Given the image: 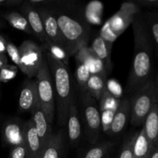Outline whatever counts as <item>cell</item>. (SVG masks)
<instances>
[{"instance_id": "19", "label": "cell", "mask_w": 158, "mask_h": 158, "mask_svg": "<svg viewBox=\"0 0 158 158\" xmlns=\"http://www.w3.org/2000/svg\"><path fill=\"white\" fill-rule=\"evenodd\" d=\"M142 128L151 147H158V103L156 102L147 116Z\"/></svg>"}, {"instance_id": "9", "label": "cell", "mask_w": 158, "mask_h": 158, "mask_svg": "<svg viewBox=\"0 0 158 158\" xmlns=\"http://www.w3.org/2000/svg\"><path fill=\"white\" fill-rule=\"evenodd\" d=\"M35 9H37L39 14H40V16L41 18L42 22H43L45 33H46V36L49 39V41L52 44L61 48L62 49L67 52L66 43H65L64 39L62 35L60 28L57 24L56 17L45 8L38 7L35 8Z\"/></svg>"}, {"instance_id": "10", "label": "cell", "mask_w": 158, "mask_h": 158, "mask_svg": "<svg viewBox=\"0 0 158 158\" xmlns=\"http://www.w3.org/2000/svg\"><path fill=\"white\" fill-rule=\"evenodd\" d=\"M25 123L19 118L9 119L2 127V140L12 148L24 144Z\"/></svg>"}, {"instance_id": "7", "label": "cell", "mask_w": 158, "mask_h": 158, "mask_svg": "<svg viewBox=\"0 0 158 158\" xmlns=\"http://www.w3.org/2000/svg\"><path fill=\"white\" fill-rule=\"evenodd\" d=\"M23 70L29 79L35 77L43 60L42 48L32 40H25L18 47Z\"/></svg>"}, {"instance_id": "22", "label": "cell", "mask_w": 158, "mask_h": 158, "mask_svg": "<svg viewBox=\"0 0 158 158\" xmlns=\"http://www.w3.org/2000/svg\"><path fill=\"white\" fill-rule=\"evenodd\" d=\"M158 147H151L145 136V133L142 128L135 140L133 152V158H149L154 148Z\"/></svg>"}, {"instance_id": "3", "label": "cell", "mask_w": 158, "mask_h": 158, "mask_svg": "<svg viewBox=\"0 0 158 158\" xmlns=\"http://www.w3.org/2000/svg\"><path fill=\"white\" fill-rule=\"evenodd\" d=\"M56 19L66 43L69 57L74 56L81 48L87 46L90 34L87 24L64 13L59 14Z\"/></svg>"}, {"instance_id": "38", "label": "cell", "mask_w": 158, "mask_h": 158, "mask_svg": "<svg viewBox=\"0 0 158 158\" xmlns=\"http://www.w3.org/2000/svg\"><path fill=\"white\" fill-rule=\"evenodd\" d=\"M105 158H110V157H109V155H107V156H106V157H105Z\"/></svg>"}, {"instance_id": "11", "label": "cell", "mask_w": 158, "mask_h": 158, "mask_svg": "<svg viewBox=\"0 0 158 158\" xmlns=\"http://www.w3.org/2000/svg\"><path fill=\"white\" fill-rule=\"evenodd\" d=\"M120 101V99L114 97L106 89L98 101L101 117L102 131L106 134L109 132L113 118L118 108Z\"/></svg>"}, {"instance_id": "21", "label": "cell", "mask_w": 158, "mask_h": 158, "mask_svg": "<svg viewBox=\"0 0 158 158\" xmlns=\"http://www.w3.org/2000/svg\"><path fill=\"white\" fill-rule=\"evenodd\" d=\"M65 142V133L60 130L52 133L50 140L43 150L40 158H61Z\"/></svg>"}, {"instance_id": "31", "label": "cell", "mask_w": 158, "mask_h": 158, "mask_svg": "<svg viewBox=\"0 0 158 158\" xmlns=\"http://www.w3.org/2000/svg\"><path fill=\"white\" fill-rule=\"evenodd\" d=\"M106 89L114 97L117 99H121L123 95V89L120 83L114 79L106 80Z\"/></svg>"}, {"instance_id": "28", "label": "cell", "mask_w": 158, "mask_h": 158, "mask_svg": "<svg viewBox=\"0 0 158 158\" xmlns=\"http://www.w3.org/2000/svg\"><path fill=\"white\" fill-rule=\"evenodd\" d=\"M138 134L139 131H137L132 135L128 137V138L125 140L122 146L121 151H120L118 158H133L134 143H135V140Z\"/></svg>"}, {"instance_id": "20", "label": "cell", "mask_w": 158, "mask_h": 158, "mask_svg": "<svg viewBox=\"0 0 158 158\" xmlns=\"http://www.w3.org/2000/svg\"><path fill=\"white\" fill-rule=\"evenodd\" d=\"M113 44L106 43L100 35L96 37L92 43L93 52L97 58L103 63L107 74L112 69V62H111V49Z\"/></svg>"}, {"instance_id": "16", "label": "cell", "mask_w": 158, "mask_h": 158, "mask_svg": "<svg viewBox=\"0 0 158 158\" xmlns=\"http://www.w3.org/2000/svg\"><path fill=\"white\" fill-rule=\"evenodd\" d=\"M131 100L128 98L120 99L118 108L113 118L108 135L116 136L121 133L131 120Z\"/></svg>"}, {"instance_id": "24", "label": "cell", "mask_w": 158, "mask_h": 158, "mask_svg": "<svg viewBox=\"0 0 158 158\" xmlns=\"http://www.w3.org/2000/svg\"><path fill=\"white\" fill-rule=\"evenodd\" d=\"M3 17L12 27L26 32L28 34H30V35L32 34V29H31L27 20L22 13L12 11V12H9L4 14Z\"/></svg>"}, {"instance_id": "37", "label": "cell", "mask_w": 158, "mask_h": 158, "mask_svg": "<svg viewBox=\"0 0 158 158\" xmlns=\"http://www.w3.org/2000/svg\"><path fill=\"white\" fill-rule=\"evenodd\" d=\"M149 158H158V148H154V150L153 151L152 154H151Z\"/></svg>"}, {"instance_id": "30", "label": "cell", "mask_w": 158, "mask_h": 158, "mask_svg": "<svg viewBox=\"0 0 158 158\" xmlns=\"http://www.w3.org/2000/svg\"><path fill=\"white\" fill-rule=\"evenodd\" d=\"M18 68L14 65L7 64L0 69V82H9L13 80L17 75Z\"/></svg>"}, {"instance_id": "23", "label": "cell", "mask_w": 158, "mask_h": 158, "mask_svg": "<svg viewBox=\"0 0 158 158\" xmlns=\"http://www.w3.org/2000/svg\"><path fill=\"white\" fill-rule=\"evenodd\" d=\"M106 80L107 79L103 78L100 76L92 74L87 82L86 93L98 102L106 90Z\"/></svg>"}, {"instance_id": "26", "label": "cell", "mask_w": 158, "mask_h": 158, "mask_svg": "<svg viewBox=\"0 0 158 158\" xmlns=\"http://www.w3.org/2000/svg\"><path fill=\"white\" fill-rule=\"evenodd\" d=\"M91 73L88 68L84 64L77 62V69H76V79L78 83L80 94L86 93L87 82L90 77Z\"/></svg>"}, {"instance_id": "36", "label": "cell", "mask_w": 158, "mask_h": 158, "mask_svg": "<svg viewBox=\"0 0 158 158\" xmlns=\"http://www.w3.org/2000/svg\"><path fill=\"white\" fill-rule=\"evenodd\" d=\"M8 64V59L5 54H0V69Z\"/></svg>"}, {"instance_id": "1", "label": "cell", "mask_w": 158, "mask_h": 158, "mask_svg": "<svg viewBox=\"0 0 158 158\" xmlns=\"http://www.w3.org/2000/svg\"><path fill=\"white\" fill-rule=\"evenodd\" d=\"M134 52L132 67L127 80V90L136 93L151 79L153 60V40L146 20L137 14L132 23Z\"/></svg>"}, {"instance_id": "17", "label": "cell", "mask_w": 158, "mask_h": 158, "mask_svg": "<svg viewBox=\"0 0 158 158\" xmlns=\"http://www.w3.org/2000/svg\"><path fill=\"white\" fill-rule=\"evenodd\" d=\"M24 145L27 151L28 158H40L41 157L43 148L31 118L25 123Z\"/></svg>"}, {"instance_id": "32", "label": "cell", "mask_w": 158, "mask_h": 158, "mask_svg": "<svg viewBox=\"0 0 158 158\" xmlns=\"http://www.w3.org/2000/svg\"><path fill=\"white\" fill-rule=\"evenodd\" d=\"M9 158H28V154L24 144L12 148Z\"/></svg>"}, {"instance_id": "6", "label": "cell", "mask_w": 158, "mask_h": 158, "mask_svg": "<svg viewBox=\"0 0 158 158\" xmlns=\"http://www.w3.org/2000/svg\"><path fill=\"white\" fill-rule=\"evenodd\" d=\"M80 95L84 114L86 137L90 144L93 146L98 143L100 134L102 132L100 108L97 100L91 97L87 93L81 94Z\"/></svg>"}, {"instance_id": "33", "label": "cell", "mask_w": 158, "mask_h": 158, "mask_svg": "<svg viewBox=\"0 0 158 158\" xmlns=\"http://www.w3.org/2000/svg\"><path fill=\"white\" fill-rule=\"evenodd\" d=\"M22 0H0V6L4 7H14L23 4Z\"/></svg>"}, {"instance_id": "12", "label": "cell", "mask_w": 158, "mask_h": 158, "mask_svg": "<svg viewBox=\"0 0 158 158\" xmlns=\"http://www.w3.org/2000/svg\"><path fill=\"white\" fill-rule=\"evenodd\" d=\"M21 11L22 14L27 20L28 23L32 29V33L35 34V36L43 43V45H47L50 43L51 42L49 41L45 33L43 22H42L37 9L31 6L28 2H25L22 4Z\"/></svg>"}, {"instance_id": "14", "label": "cell", "mask_w": 158, "mask_h": 158, "mask_svg": "<svg viewBox=\"0 0 158 158\" xmlns=\"http://www.w3.org/2000/svg\"><path fill=\"white\" fill-rule=\"evenodd\" d=\"M39 103L36 82L29 79L23 83L19 98V110L20 113L31 112Z\"/></svg>"}, {"instance_id": "8", "label": "cell", "mask_w": 158, "mask_h": 158, "mask_svg": "<svg viewBox=\"0 0 158 158\" xmlns=\"http://www.w3.org/2000/svg\"><path fill=\"white\" fill-rule=\"evenodd\" d=\"M140 13V7L133 2H123L116 14L106 21L114 33L119 37L132 24L136 15Z\"/></svg>"}, {"instance_id": "15", "label": "cell", "mask_w": 158, "mask_h": 158, "mask_svg": "<svg viewBox=\"0 0 158 158\" xmlns=\"http://www.w3.org/2000/svg\"><path fill=\"white\" fill-rule=\"evenodd\" d=\"M30 113L32 114L31 119L33 121L35 129L38 134V137H40L43 150H44L49 143L52 135L51 124L46 120V117L40 107V103H38Z\"/></svg>"}, {"instance_id": "4", "label": "cell", "mask_w": 158, "mask_h": 158, "mask_svg": "<svg viewBox=\"0 0 158 158\" xmlns=\"http://www.w3.org/2000/svg\"><path fill=\"white\" fill-rule=\"evenodd\" d=\"M131 100V123L134 126H142L154 103L157 102V81L150 79L143 86L134 93Z\"/></svg>"}, {"instance_id": "34", "label": "cell", "mask_w": 158, "mask_h": 158, "mask_svg": "<svg viewBox=\"0 0 158 158\" xmlns=\"http://www.w3.org/2000/svg\"><path fill=\"white\" fill-rule=\"evenodd\" d=\"M137 6H145V7H155L157 6L158 2L157 0H138L137 2H134Z\"/></svg>"}, {"instance_id": "25", "label": "cell", "mask_w": 158, "mask_h": 158, "mask_svg": "<svg viewBox=\"0 0 158 158\" xmlns=\"http://www.w3.org/2000/svg\"><path fill=\"white\" fill-rule=\"evenodd\" d=\"M114 143L105 140L93 145L80 158H105L113 149Z\"/></svg>"}, {"instance_id": "5", "label": "cell", "mask_w": 158, "mask_h": 158, "mask_svg": "<svg viewBox=\"0 0 158 158\" xmlns=\"http://www.w3.org/2000/svg\"><path fill=\"white\" fill-rule=\"evenodd\" d=\"M35 77L39 103L46 120L51 124L55 114V92L52 76L44 54Z\"/></svg>"}, {"instance_id": "2", "label": "cell", "mask_w": 158, "mask_h": 158, "mask_svg": "<svg viewBox=\"0 0 158 158\" xmlns=\"http://www.w3.org/2000/svg\"><path fill=\"white\" fill-rule=\"evenodd\" d=\"M42 50L52 76L55 100H56L58 123L60 126H63L66 123L69 106L74 101L72 79L65 63L52 56L46 49L42 48Z\"/></svg>"}, {"instance_id": "35", "label": "cell", "mask_w": 158, "mask_h": 158, "mask_svg": "<svg viewBox=\"0 0 158 158\" xmlns=\"http://www.w3.org/2000/svg\"><path fill=\"white\" fill-rule=\"evenodd\" d=\"M6 43L5 39L0 35V54H5L6 51Z\"/></svg>"}, {"instance_id": "27", "label": "cell", "mask_w": 158, "mask_h": 158, "mask_svg": "<svg viewBox=\"0 0 158 158\" xmlns=\"http://www.w3.org/2000/svg\"><path fill=\"white\" fill-rule=\"evenodd\" d=\"M158 17L157 12L148 13L147 15V26L149 30L153 42H154L156 46L158 44ZM146 20V19H145Z\"/></svg>"}, {"instance_id": "29", "label": "cell", "mask_w": 158, "mask_h": 158, "mask_svg": "<svg viewBox=\"0 0 158 158\" xmlns=\"http://www.w3.org/2000/svg\"><path fill=\"white\" fill-rule=\"evenodd\" d=\"M6 52L10 57L11 60L15 65V66L19 68L21 71L23 70V66H22L21 60H20L18 47H16L15 45L12 43V42H7L6 43Z\"/></svg>"}, {"instance_id": "13", "label": "cell", "mask_w": 158, "mask_h": 158, "mask_svg": "<svg viewBox=\"0 0 158 158\" xmlns=\"http://www.w3.org/2000/svg\"><path fill=\"white\" fill-rule=\"evenodd\" d=\"M76 61L84 64L90 72L91 75H99L104 79H107V73L103 63L97 58L90 47L87 46L81 48L75 54Z\"/></svg>"}, {"instance_id": "18", "label": "cell", "mask_w": 158, "mask_h": 158, "mask_svg": "<svg viewBox=\"0 0 158 158\" xmlns=\"http://www.w3.org/2000/svg\"><path fill=\"white\" fill-rule=\"evenodd\" d=\"M66 123H67V134L69 144L72 147L77 146L81 139L82 129L75 100L71 103L69 108Z\"/></svg>"}]
</instances>
